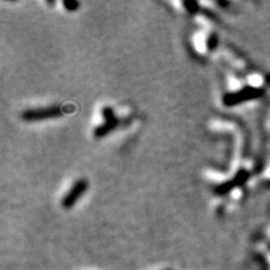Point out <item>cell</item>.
I'll list each match as a JSON object with an SVG mask.
<instances>
[{"instance_id": "obj_2", "label": "cell", "mask_w": 270, "mask_h": 270, "mask_svg": "<svg viewBox=\"0 0 270 270\" xmlns=\"http://www.w3.org/2000/svg\"><path fill=\"white\" fill-rule=\"evenodd\" d=\"M55 109H46V112H35V113H29L28 115H25V118H44V116H51V115L58 114V112H54Z\"/></svg>"}, {"instance_id": "obj_1", "label": "cell", "mask_w": 270, "mask_h": 270, "mask_svg": "<svg viewBox=\"0 0 270 270\" xmlns=\"http://www.w3.org/2000/svg\"><path fill=\"white\" fill-rule=\"evenodd\" d=\"M85 189H86V183L85 182H83V180H81V182L77 183V184L73 187V189L69 192V194L65 196L64 205L65 206L73 205V204L77 201V199H78L84 192H85Z\"/></svg>"}]
</instances>
